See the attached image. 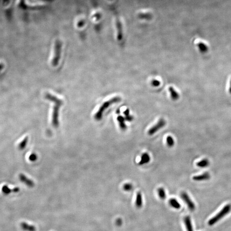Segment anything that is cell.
Here are the masks:
<instances>
[{
	"label": "cell",
	"instance_id": "obj_11",
	"mask_svg": "<svg viewBox=\"0 0 231 231\" xmlns=\"http://www.w3.org/2000/svg\"><path fill=\"white\" fill-rule=\"evenodd\" d=\"M28 141V136H25L17 144V147L20 150H23L25 148Z\"/></svg>",
	"mask_w": 231,
	"mask_h": 231
},
{
	"label": "cell",
	"instance_id": "obj_28",
	"mask_svg": "<svg viewBox=\"0 0 231 231\" xmlns=\"http://www.w3.org/2000/svg\"><path fill=\"white\" fill-rule=\"evenodd\" d=\"M122 222L121 220L120 219H119L117 220V221H116V223H117V225H120L122 224Z\"/></svg>",
	"mask_w": 231,
	"mask_h": 231
},
{
	"label": "cell",
	"instance_id": "obj_18",
	"mask_svg": "<svg viewBox=\"0 0 231 231\" xmlns=\"http://www.w3.org/2000/svg\"><path fill=\"white\" fill-rule=\"evenodd\" d=\"M210 162L207 159H204L196 163V166L200 168H206L209 165Z\"/></svg>",
	"mask_w": 231,
	"mask_h": 231
},
{
	"label": "cell",
	"instance_id": "obj_22",
	"mask_svg": "<svg viewBox=\"0 0 231 231\" xmlns=\"http://www.w3.org/2000/svg\"><path fill=\"white\" fill-rule=\"evenodd\" d=\"M133 188L132 185L130 183H126L124 185L123 189L125 191H132Z\"/></svg>",
	"mask_w": 231,
	"mask_h": 231
},
{
	"label": "cell",
	"instance_id": "obj_13",
	"mask_svg": "<svg viewBox=\"0 0 231 231\" xmlns=\"http://www.w3.org/2000/svg\"><path fill=\"white\" fill-rule=\"evenodd\" d=\"M184 221L187 231H194L191 218L189 216H186L185 218Z\"/></svg>",
	"mask_w": 231,
	"mask_h": 231
},
{
	"label": "cell",
	"instance_id": "obj_24",
	"mask_svg": "<svg viewBox=\"0 0 231 231\" xmlns=\"http://www.w3.org/2000/svg\"><path fill=\"white\" fill-rule=\"evenodd\" d=\"M161 85V82L158 80H153L151 81V85L153 87H158Z\"/></svg>",
	"mask_w": 231,
	"mask_h": 231
},
{
	"label": "cell",
	"instance_id": "obj_29",
	"mask_svg": "<svg viewBox=\"0 0 231 231\" xmlns=\"http://www.w3.org/2000/svg\"><path fill=\"white\" fill-rule=\"evenodd\" d=\"M229 92L230 94H231V79L230 82V87H229Z\"/></svg>",
	"mask_w": 231,
	"mask_h": 231
},
{
	"label": "cell",
	"instance_id": "obj_15",
	"mask_svg": "<svg viewBox=\"0 0 231 231\" xmlns=\"http://www.w3.org/2000/svg\"><path fill=\"white\" fill-rule=\"evenodd\" d=\"M135 205L138 208H141L143 205V199H142V194L140 192H138L137 194Z\"/></svg>",
	"mask_w": 231,
	"mask_h": 231
},
{
	"label": "cell",
	"instance_id": "obj_3",
	"mask_svg": "<svg viewBox=\"0 0 231 231\" xmlns=\"http://www.w3.org/2000/svg\"><path fill=\"white\" fill-rule=\"evenodd\" d=\"M52 98L55 101L54 107L53 112L52 116V125L55 127H58L59 125L58 122V111L60 106L62 104V102L61 100L59 99L54 96H52Z\"/></svg>",
	"mask_w": 231,
	"mask_h": 231
},
{
	"label": "cell",
	"instance_id": "obj_20",
	"mask_svg": "<svg viewBox=\"0 0 231 231\" xmlns=\"http://www.w3.org/2000/svg\"><path fill=\"white\" fill-rule=\"evenodd\" d=\"M158 195L161 199L163 200V199L166 198V192H165L164 188H163V187H160L158 189Z\"/></svg>",
	"mask_w": 231,
	"mask_h": 231
},
{
	"label": "cell",
	"instance_id": "obj_27",
	"mask_svg": "<svg viewBox=\"0 0 231 231\" xmlns=\"http://www.w3.org/2000/svg\"><path fill=\"white\" fill-rule=\"evenodd\" d=\"M4 67V64L1 62L0 61V71H1Z\"/></svg>",
	"mask_w": 231,
	"mask_h": 231
},
{
	"label": "cell",
	"instance_id": "obj_1",
	"mask_svg": "<svg viewBox=\"0 0 231 231\" xmlns=\"http://www.w3.org/2000/svg\"><path fill=\"white\" fill-rule=\"evenodd\" d=\"M121 100V99L120 97L117 96L113 98L110 99L109 100L105 101L101 106L100 108H99V111L95 114V116H94L95 119L97 120H100L102 118L103 113L104 112L106 109L108 108L110 106H111L112 104L120 102Z\"/></svg>",
	"mask_w": 231,
	"mask_h": 231
},
{
	"label": "cell",
	"instance_id": "obj_17",
	"mask_svg": "<svg viewBox=\"0 0 231 231\" xmlns=\"http://www.w3.org/2000/svg\"><path fill=\"white\" fill-rule=\"evenodd\" d=\"M169 203L171 206L176 209H179L181 208V205L175 199H171L169 200Z\"/></svg>",
	"mask_w": 231,
	"mask_h": 231
},
{
	"label": "cell",
	"instance_id": "obj_10",
	"mask_svg": "<svg viewBox=\"0 0 231 231\" xmlns=\"http://www.w3.org/2000/svg\"><path fill=\"white\" fill-rule=\"evenodd\" d=\"M150 161V157L149 154L146 152L143 153L141 156L140 161L139 162V165H143L148 163Z\"/></svg>",
	"mask_w": 231,
	"mask_h": 231
},
{
	"label": "cell",
	"instance_id": "obj_23",
	"mask_svg": "<svg viewBox=\"0 0 231 231\" xmlns=\"http://www.w3.org/2000/svg\"><path fill=\"white\" fill-rule=\"evenodd\" d=\"M28 159L30 161L34 162L37 160V156L35 153H31L28 156Z\"/></svg>",
	"mask_w": 231,
	"mask_h": 231
},
{
	"label": "cell",
	"instance_id": "obj_16",
	"mask_svg": "<svg viewBox=\"0 0 231 231\" xmlns=\"http://www.w3.org/2000/svg\"><path fill=\"white\" fill-rule=\"evenodd\" d=\"M197 46L200 52L205 53L208 52V47L205 43L202 42H199L197 44Z\"/></svg>",
	"mask_w": 231,
	"mask_h": 231
},
{
	"label": "cell",
	"instance_id": "obj_14",
	"mask_svg": "<svg viewBox=\"0 0 231 231\" xmlns=\"http://www.w3.org/2000/svg\"><path fill=\"white\" fill-rule=\"evenodd\" d=\"M169 91L170 93L171 97L173 101H176L178 100L179 98V95L178 92L175 90L172 87L169 88Z\"/></svg>",
	"mask_w": 231,
	"mask_h": 231
},
{
	"label": "cell",
	"instance_id": "obj_26",
	"mask_svg": "<svg viewBox=\"0 0 231 231\" xmlns=\"http://www.w3.org/2000/svg\"><path fill=\"white\" fill-rule=\"evenodd\" d=\"M123 113L125 116L130 115V111H129V110L127 109L124 111Z\"/></svg>",
	"mask_w": 231,
	"mask_h": 231
},
{
	"label": "cell",
	"instance_id": "obj_2",
	"mask_svg": "<svg viewBox=\"0 0 231 231\" xmlns=\"http://www.w3.org/2000/svg\"><path fill=\"white\" fill-rule=\"evenodd\" d=\"M231 211V204H228L225 205L218 214H216L213 218L209 220L208 221V224L210 226H211L216 224L220 220L225 217L227 214H229Z\"/></svg>",
	"mask_w": 231,
	"mask_h": 231
},
{
	"label": "cell",
	"instance_id": "obj_8",
	"mask_svg": "<svg viewBox=\"0 0 231 231\" xmlns=\"http://www.w3.org/2000/svg\"><path fill=\"white\" fill-rule=\"evenodd\" d=\"M19 179L21 182L26 185L29 187H32L35 186V183L31 179L27 177L24 174L21 173L19 175Z\"/></svg>",
	"mask_w": 231,
	"mask_h": 231
},
{
	"label": "cell",
	"instance_id": "obj_19",
	"mask_svg": "<svg viewBox=\"0 0 231 231\" xmlns=\"http://www.w3.org/2000/svg\"><path fill=\"white\" fill-rule=\"evenodd\" d=\"M21 225L22 228L24 230L26 231H36V227H35V225H30L25 223H22Z\"/></svg>",
	"mask_w": 231,
	"mask_h": 231
},
{
	"label": "cell",
	"instance_id": "obj_6",
	"mask_svg": "<svg viewBox=\"0 0 231 231\" xmlns=\"http://www.w3.org/2000/svg\"><path fill=\"white\" fill-rule=\"evenodd\" d=\"M181 196L185 203L187 204L189 209L191 211H194L195 209L196 206L194 203L190 198L187 193L182 192L181 194Z\"/></svg>",
	"mask_w": 231,
	"mask_h": 231
},
{
	"label": "cell",
	"instance_id": "obj_21",
	"mask_svg": "<svg viewBox=\"0 0 231 231\" xmlns=\"http://www.w3.org/2000/svg\"><path fill=\"white\" fill-rule=\"evenodd\" d=\"M167 144L169 147H172L175 144L174 139L171 136H168L167 137Z\"/></svg>",
	"mask_w": 231,
	"mask_h": 231
},
{
	"label": "cell",
	"instance_id": "obj_5",
	"mask_svg": "<svg viewBox=\"0 0 231 231\" xmlns=\"http://www.w3.org/2000/svg\"><path fill=\"white\" fill-rule=\"evenodd\" d=\"M166 121L164 119H160L159 120L158 122L156 124L151 127L149 129L148 132V134L150 136L153 135L160 129L164 127L166 125Z\"/></svg>",
	"mask_w": 231,
	"mask_h": 231
},
{
	"label": "cell",
	"instance_id": "obj_7",
	"mask_svg": "<svg viewBox=\"0 0 231 231\" xmlns=\"http://www.w3.org/2000/svg\"><path fill=\"white\" fill-rule=\"evenodd\" d=\"M61 43L59 41H57L55 42V49H54V60L52 61V64L54 65H56V64H58V60L60 57V54H61Z\"/></svg>",
	"mask_w": 231,
	"mask_h": 231
},
{
	"label": "cell",
	"instance_id": "obj_9",
	"mask_svg": "<svg viewBox=\"0 0 231 231\" xmlns=\"http://www.w3.org/2000/svg\"><path fill=\"white\" fill-rule=\"evenodd\" d=\"M210 179V174L206 172L199 175H196L193 177V179L196 181H202L203 180H208Z\"/></svg>",
	"mask_w": 231,
	"mask_h": 231
},
{
	"label": "cell",
	"instance_id": "obj_25",
	"mask_svg": "<svg viewBox=\"0 0 231 231\" xmlns=\"http://www.w3.org/2000/svg\"><path fill=\"white\" fill-rule=\"evenodd\" d=\"M125 121H127L129 122L132 121L133 119H134V117H133L132 116L130 115L127 116H125Z\"/></svg>",
	"mask_w": 231,
	"mask_h": 231
},
{
	"label": "cell",
	"instance_id": "obj_12",
	"mask_svg": "<svg viewBox=\"0 0 231 231\" xmlns=\"http://www.w3.org/2000/svg\"><path fill=\"white\" fill-rule=\"evenodd\" d=\"M117 120L119 123V125L121 129L125 131L127 128V126L125 124V117L119 115L117 117Z\"/></svg>",
	"mask_w": 231,
	"mask_h": 231
},
{
	"label": "cell",
	"instance_id": "obj_4",
	"mask_svg": "<svg viewBox=\"0 0 231 231\" xmlns=\"http://www.w3.org/2000/svg\"><path fill=\"white\" fill-rule=\"evenodd\" d=\"M20 189L17 186H15L5 183L0 185V192L4 195H8L11 193H18Z\"/></svg>",
	"mask_w": 231,
	"mask_h": 231
}]
</instances>
